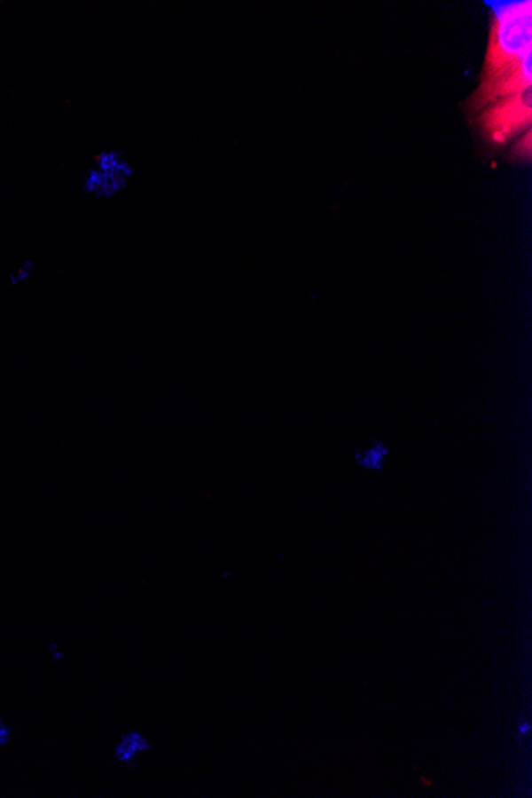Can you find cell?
Returning a JSON list of instances; mask_svg holds the SVG:
<instances>
[{
	"label": "cell",
	"mask_w": 532,
	"mask_h": 798,
	"mask_svg": "<svg viewBox=\"0 0 532 798\" xmlns=\"http://www.w3.org/2000/svg\"><path fill=\"white\" fill-rule=\"evenodd\" d=\"M152 751V741L147 735L137 730H128L118 737L113 746V759L121 767L131 768L139 762L142 755Z\"/></svg>",
	"instance_id": "cell-1"
},
{
	"label": "cell",
	"mask_w": 532,
	"mask_h": 798,
	"mask_svg": "<svg viewBox=\"0 0 532 798\" xmlns=\"http://www.w3.org/2000/svg\"><path fill=\"white\" fill-rule=\"evenodd\" d=\"M123 160H125V154L120 150H107V152H101L94 156L96 170L101 171L102 174H107V176H112L113 172L117 171L118 166Z\"/></svg>",
	"instance_id": "cell-2"
},
{
	"label": "cell",
	"mask_w": 532,
	"mask_h": 798,
	"mask_svg": "<svg viewBox=\"0 0 532 798\" xmlns=\"http://www.w3.org/2000/svg\"><path fill=\"white\" fill-rule=\"evenodd\" d=\"M102 186H104V174L96 168H90L83 178V192L102 200Z\"/></svg>",
	"instance_id": "cell-3"
},
{
	"label": "cell",
	"mask_w": 532,
	"mask_h": 798,
	"mask_svg": "<svg viewBox=\"0 0 532 798\" xmlns=\"http://www.w3.org/2000/svg\"><path fill=\"white\" fill-rule=\"evenodd\" d=\"M384 454H386V450H384L383 446H378V448L368 451L365 459H360V462H362V465H365V467H370V469H381Z\"/></svg>",
	"instance_id": "cell-4"
},
{
	"label": "cell",
	"mask_w": 532,
	"mask_h": 798,
	"mask_svg": "<svg viewBox=\"0 0 532 798\" xmlns=\"http://www.w3.org/2000/svg\"><path fill=\"white\" fill-rule=\"evenodd\" d=\"M12 738H13V730L0 713V747H7L8 744L12 743Z\"/></svg>",
	"instance_id": "cell-5"
},
{
	"label": "cell",
	"mask_w": 532,
	"mask_h": 798,
	"mask_svg": "<svg viewBox=\"0 0 532 798\" xmlns=\"http://www.w3.org/2000/svg\"><path fill=\"white\" fill-rule=\"evenodd\" d=\"M47 651L48 655L51 657V660H53V661H63L64 657H66V655H64L63 649L59 647V644L58 643L48 644Z\"/></svg>",
	"instance_id": "cell-6"
},
{
	"label": "cell",
	"mask_w": 532,
	"mask_h": 798,
	"mask_svg": "<svg viewBox=\"0 0 532 798\" xmlns=\"http://www.w3.org/2000/svg\"><path fill=\"white\" fill-rule=\"evenodd\" d=\"M531 731V723L528 721H521L518 723V739L521 741L526 735H529Z\"/></svg>",
	"instance_id": "cell-7"
}]
</instances>
